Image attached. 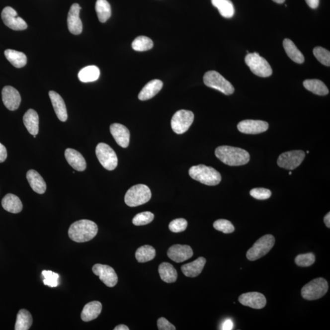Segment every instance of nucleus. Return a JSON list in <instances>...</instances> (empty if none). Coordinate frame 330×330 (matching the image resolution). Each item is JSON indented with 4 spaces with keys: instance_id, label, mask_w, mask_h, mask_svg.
<instances>
[{
    "instance_id": "obj_35",
    "label": "nucleus",
    "mask_w": 330,
    "mask_h": 330,
    "mask_svg": "<svg viewBox=\"0 0 330 330\" xmlns=\"http://www.w3.org/2000/svg\"><path fill=\"white\" fill-rule=\"evenodd\" d=\"M95 10L100 22H106L111 17V6L106 0H97Z\"/></svg>"
},
{
    "instance_id": "obj_15",
    "label": "nucleus",
    "mask_w": 330,
    "mask_h": 330,
    "mask_svg": "<svg viewBox=\"0 0 330 330\" xmlns=\"http://www.w3.org/2000/svg\"><path fill=\"white\" fill-rule=\"evenodd\" d=\"M242 305L256 310H260L265 307L267 300L261 293L253 292L243 294L239 298Z\"/></svg>"
},
{
    "instance_id": "obj_24",
    "label": "nucleus",
    "mask_w": 330,
    "mask_h": 330,
    "mask_svg": "<svg viewBox=\"0 0 330 330\" xmlns=\"http://www.w3.org/2000/svg\"><path fill=\"white\" fill-rule=\"evenodd\" d=\"M206 263V259L203 257H200L193 262L182 265L181 270L187 277H196L203 271Z\"/></svg>"
},
{
    "instance_id": "obj_39",
    "label": "nucleus",
    "mask_w": 330,
    "mask_h": 330,
    "mask_svg": "<svg viewBox=\"0 0 330 330\" xmlns=\"http://www.w3.org/2000/svg\"><path fill=\"white\" fill-rule=\"evenodd\" d=\"M315 57L323 65L326 66L330 65V53L329 50L321 47H316L313 50Z\"/></svg>"
},
{
    "instance_id": "obj_27",
    "label": "nucleus",
    "mask_w": 330,
    "mask_h": 330,
    "mask_svg": "<svg viewBox=\"0 0 330 330\" xmlns=\"http://www.w3.org/2000/svg\"><path fill=\"white\" fill-rule=\"evenodd\" d=\"M1 204L5 210L12 214H18L23 209L20 198L13 194L9 193L5 196L2 199Z\"/></svg>"
},
{
    "instance_id": "obj_7",
    "label": "nucleus",
    "mask_w": 330,
    "mask_h": 330,
    "mask_svg": "<svg viewBox=\"0 0 330 330\" xmlns=\"http://www.w3.org/2000/svg\"><path fill=\"white\" fill-rule=\"evenodd\" d=\"M275 243V238L271 234L262 237L247 251V259L254 261L264 256L272 248Z\"/></svg>"
},
{
    "instance_id": "obj_14",
    "label": "nucleus",
    "mask_w": 330,
    "mask_h": 330,
    "mask_svg": "<svg viewBox=\"0 0 330 330\" xmlns=\"http://www.w3.org/2000/svg\"><path fill=\"white\" fill-rule=\"evenodd\" d=\"M268 124L267 122L260 120H247L242 121L238 125V129L242 133L246 134H259L267 131L268 129Z\"/></svg>"
},
{
    "instance_id": "obj_8",
    "label": "nucleus",
    "mask_w": 330,
    "mask_h": 330,
    "mask_svg": "<svg viewBox=\"0 0 330 330\" xmlns=\"http://www.w3.org/2000/svg\"><path fill=\"white\" fill-rule=\"evenodd\" d=\"M328 290V283L326 279L323 278H316L303 286L302 296L305 300H318L324 296Z\"/></svg>"
},
{
    "instance_id": "obj_32",
    "label": "nucleus",
    "mask_w": 330,
    "mask_h": 330,
    "mask_svg": "<svg viewBox=\"0 0 330 330\" xmlns=\"http://www.w3.org/2000/svg\"><path fill=\"white\" fill-rule=\"evenodd\" d=\"M33 324V318L28 311L22 309L18 311L15 326V330H28Z\"/></svg>"
},
{
    "instance_id": "obj_52",
    "label": "nucleus",
    "mask_w": 330,
    "mask_h": 330,
    "mask_svg": "<svg viewBox=\"0 0 330 330\" xmlns=\"http://www.w3.org/2000/svg\"><path fill=\"white\" fill-rule=\"evenodd\" d=\"M289 174H290V175H291V174H292V172H291V171L289 172Z\"/></svg>"
},
{
    "instance_id": "obj_31",
    "label": "nucleus",
    "mask_w": 330,
    "mask_h": 330,
    "mask_svg": "<svg viewBox=\"0 0 330 330\" xmlns=\"http://www.w3.org/2000/svg\"><path fill=\"white\" fill-rule=\"evenodd\" d=\"M4 55L6 59L15 68H22L27 63V58H26V56L22 52L16 51L14 50L7 49L5 50Z\"/></svg>"
},
{
    "instance_id": "obj_6",
    "label": "nucleus",
    "mask_w": 330,
    "mask_h": 330,
    "mask_svg": "<svg viewBox=\"0 0 330 330\" xmlns=\"http://www.w3.org/2000/svg\"><path fill=\"white\" fill-rule=\"evenodd\" d=\"M203 81L207 86L218 90L226 95L233 94L235 90L233 84L217 71L207 72L204 76Z\"/></svg>"
},
{
    "instance_id": "obj_11",
    "label": "nucleus",
    "mask_w": 330,
    "mask_h": 330,
    "mask_svg": "<svg viewBox=\"0 0 330 330\" xmlns=\"http://www.w3.org/2000/svg\"><path fill=\"white\" fill-rule=\"evenodd\" d=\"M305 158L304 151L301 150L286 152L279 156L278 165L283 168L293 170L299 167Z\"/></svg>"
},
{
    "instance_id": "obj_47",
    "label": "nucleus",
    "mask_w": 330,
    "mask_h": 330,
    "mask_svg": "<svg viewBox=\"0 0 330 330\" xmlns=\"http://www.w3.org/2000/svg\"><path fill=\"white\" fill-rule=\"evenodd\" d=\"M234 327L233 322L231 319H228L224 322L223 324L222 330H232Z\"/></svg>"
},
{
    "instance_id": "obj_5",
    "label": "nucleus",
    "mask_w": 330,
    "mask_h": 330,
    "mask_svg": "<svg viewBox=\"0 0 330 330\" xmlns=\"http://www.w3.org/2000/svg\"><path fill=\"white\" fill-rule=\"evenodd\" d=\"M245 61L252 73L260 77H268L273 71L269 63L256 52L248 53Z\"/></svg>"
},
{
    "instance_id": "obj_2",
    "label": "nucleus",
    "mask_w": 330,
    "mask_h": 330,
    "mask_svg": "<svg viewBox=\"0 0 330 330\" xmlns=\"http://www.w3.org/2000/svg\"><path fill=\"white\" fill-rule=\"evenodd\" d=\"M97 233L96 223L88 220H81L71 225L68 235L72 241L77 243H83L92 240Z\"/></svg>"
},
{
    "instance_id": "obj_9",
    "label": "nucleus",
    "mask_w": 330,
    "mask_h": 330,
    "mask_svg": "<svg viewBox=\"0 0 330 330\" xmlns=\"http://www.w3.org/2000/svg\"><path fill=\"white\" fill-rule=\"evenodd\" d=\"M95 154L100 164L108 171H113L118 166V157L115 152L106 144H98Z\"/></svg>"
},
{
    "instance_id": "obj_18",
    "label": "nucleus",
    "mask_w": 330,
    "mask_h": 330,
    "mask_svg": "<svg viewBox=\"0 0 330 330\" xmlns=\"http://www.w3.org/2000/svg\"><path fill=\"white\" fill-rule=\"evenodd\" d=\"M81 7L77 3L72 5L69 10L68 17V25L69 31L75 35L81 34L82 30V25L80 18V11Z\"/></svg>"
},
{
    "instance_id": "obj_13",
    "label": "nucleus",
    "mask_w": 330,
    "mask_h": 330,
    "mask_svg": "<svg viewBox=\"0 0 330 330\" xmlns=\"http://www.w3.org/2000/svg\"><path fill=\"white\" fill-rule=\"evenodd\" d=\"M92 271L106 286L113 287L118 283V275L110 266L97 263L93 266Z\"/></svg>"
},
{
    "instance_id": "obj_30",
    "label": "nucleus",
    "mask_w": 330,
    "mask_h": 330,
    "mask_svg": "<svg viewBox=\"0 0 330 330\" xmlns=\"http://www.w3.org/2000/svg\"><path fill=\"white\" fill-rule=\"evenodd\" d=\"M303 86L314 94L326 95L329 94V90L324 82L317 79L306 80L303 82Z\"/></svg>"
},
{
    "instance_id": "obj_17",
    "label": "nucleus",
    "mask_w": 330,
    "mask_h": 330,
    "mask_svg": "<svg viewBox=\"0 0 330 330\" xmlns=\"http://www.w3.org/2000/svg\"><path fill=\"white\" fill-rule=\"evenodd\" d=\"M167 254L173 261L181 263L192 257L193 251L190 246L177 244L170 247Z\"/></svg>"
},
{
    "instance_id": "obj_28",
    "label": "nucleus",
    "mask_w": 330,
    "mask_h": 330,
    "mask_svg": "<svg viewBox=\"0 0 330 330\" xmlns=\"http://www.w3.org/2000/svg\"><path fill=\"white\" fill-rule=\"evenodd\" d=\"M159 272L162 280L167 283L176 281L177 272L173 265L168 262H163L159 265Z\"/></svg>"
},
{
    "instance_id": "obj_50",
    "label": "nucleus",
    "mask_w": 330,
    "mask_h": 330,
    "mask_svg": "<svg viewBox=\"0 0 330 330\" xmlns=\"http://www.w3.org/2000/svg\"><path fill=\"white\" fill-rule=\"evenodd\" d=\"M129 329L125 325H119L114 329V330H129Z\"/></svg>"
},
{
    "instance_id": "obj_48",
    "label": "nucleus",
    "mask_w": 330,
    "mask_h": 330,
    "mask_svg": "<svg viewBox=\"0 0 330 330\" xmlns=\"http://www.w3.org/2000/svg\"><path fill=\"white\" fill-rule=\"evenodd\" d=\"M309 6L312 9H316L319 6V0H305Z\"/></svg>"
},
{
    "instance_id": "obj_46",
    "label": "nucleus",
    "mask_w": 330,
    "mask_h": 330,
    "mask_svg": "<svg viewBox=\"0 0 330 330\" xmlns=\"http://www.w3.org/2000/svg\"><path fill=\"white\" fill-rule=\"evenodd\" d=\"M7 154L6 148L4 147V145H2L1 143H0V163H2L7 158Z\"/></svg>"
},
{
    "instance_id": "obj_3",
    "label": "nucleus",
    "mask_w": 330,
    "mask_h": 330,
    "mask_svg": "<svg viewBox=\"0 0 330 330\" xmlns=\"http://www.w3.org/2000/svg\"><path fill=\"white\" fill-rule=\"evenodd\" d=\"M189 175L194 180L209 186H215L222 180L220 172L214 167L207 166L204 165L193 166L189 169Z\"/></svg>"
},
{
    "instance_id": "obj_23",
    "label": "nucleus",
    "mask_w": 330,
    "mask_h": 330,
    "mask_svg": "<svg viewBox=\"0 0 330 330\" xmlns=\"http://www.w3.org/2000/svg\"><path fill=\"white\" fill-rule=\"evenodd\" d=\"M163 87V82L160 80H153L148 82L141 90L138 98L140 100H148L155 96Z\"/></svg>"
},
{
    "instance_id": "obj_26",
    "label": "nucleus",
    "mask_w": 330,
    "mask_h": 330,
    "mask_svg": "<svg viewBox=\"0 0 330 330\" xmlns=\"http://www.w3.org/2000/svg\"><path fill=\"white\" fill-rule=\"evenodd\" d=\"M23 123L30 134L36 136L39 133V116L33 109L28 110L23 116Z\"/></svg>"
},
{
    "instance_id": "obj_29",
    "label": "nucleus",
    "mask_w": 330,
    "mask_h": 330,
    "mask_svg": "<svg viewBox=\"0 0 330 330\" xmlns=\"http://www.w3.org/2000/svg\"><path fill=\"white\" fill-rule=\"evenodd\" d=\"M283 47L284 50L288 55V57L294 62L298 64L304 63L305 57L302 52L300 51L296 45H295L291 39H285L283 41Z\"/></svg>"
},
{
    "instance_id": "obj_49",
    "label": "nucleus",
    "mask_w": 330,
    "mask_h": 330,
    "mask_svg": "<svg viewBox=\"0 0 330 330\" xmlns=\"http://www.w3.org/2000/svg\"><path fill=\"white\" fill-rule=\"evenodd\" d=\"M324 223H326L327 228H330V213L329 212L324 217Z\"/></svg>"
},
{
    "instance_id": "obj_38",
    "label": "nucleus",
    "mask_w": 330,
    "mask_h": 330,
    "mask_svg": "<svg viewBox=\"0 0 330 330\" xmlns=\"http://www.w3.org/2000/svg\"><path fill=\"white\" fill-rule=\"evenodd\" d=\"M154 215L151 212H144L138 214L133 218L132 223L135 226H143L153 222Z\"/></svg>"
},
{
    "instance_id": "obj_19",
    "label": "nucleus",
    "mask_w": 330,
    "mask_h": 330,
    "mask_svg": "<svg viewBox=\"0 0 330 330\" xmlns=\"http://www.w3.org/2000/svg\"><path fill=\"white\" fill-rule=\"evenodd\" d=\"M110 132L119 146L123 148H126L129 146L130 132L126 126L118 123L111 124Z\"/></svg>"
},
{
    "instance_id": "obj_20",
    "label": "nucleus",
    "mask_w": 330,
    "mask_h": 330,
    "mask_svg": "<svg viewBox=\"0 0 330 330\" xmlns=\"http://www.w3.org/2000/svg\"><path fill=\"white\" fill-rule=\"evenodd\" d=\"M65 158L68 164L76 171H83L86 169V161L79 152L68 148L65 151Z\"/></svg>"
},
{
    "instance_id": "obj_44",
    "label": "nucleus",
    "mask_w": 330,
    "mask_h": 330,
    "mask_svg": "<svg viewBox=\"0 0 330 330\" xmlns=\"http://www.w3.org/2000/svg\"><path fill=\"white\" fill-rule=\"evenodd\" d=\"M250 195L259 200H265L270 198L271 191L264 188H256L250 191Z\"/></svg>"
},
{
    "instance_id": "obj_4",
    "label": "nucleus",
    "mask_w": 330,
    "mask_h": 330,
    "mask_svg": "<svg viewBox=\"0 0 330 330\" xmlns=\"http://www.w3.org/2000/svg\"><path fill=\"white\" fill-rule=\"evenodd\" d=\"M151 191L147 185L138 184L133 186L125 195V203L129 207H137L150 200Z\"/></svg>"
},
{
    "instance_id": "obj_1",
    "label": "nucleus",
    "mask_w": 330,
    "mask_h": 330,
    "mask_svg": "<svg viewBox=\"0 0 330 330\" xmlns=\"http://www.w3.org/2000/svg\"><path fill=\"white\" fill-rule=\"evenodd\" d=\"M221 162L231 166H238L248 163L249 154L243 149L230 146H219L215 152Z\"/></svg>"
},
{
    "instance_id": "obj_25",
    "label": "nucleus",
    "mask_w": 330,
    "mask_h": 330,
    "mask_svg": "<svg viewBox=\"0 0 330 330\" xmlns=\"http://www.w3.org/2000/svg\"><path fill=\"white\" fill-rule=\"evenodd\" d=\"M26 179L30 183V187L36 193L44 194L46 191L47 185L43 178L38 172L30 169L26 173Z\"/></svg>"
},
{
    "instance_id": "obj_51",
    "label": "nucleus",
    "mask_w": 330,
    "mask_h": 330,
    "mask_svg": "<svg viewBox=\"0 0 330 330\" xmlns=\"http://www.w3.org/2000/svg\"><path fill=\"white\" fill-rule=\"evenodd\" d=\"M273 1L276 2V3L282 4L285 1V0H273Z\"/></svg>"
},
{
    "instance_id": "obj_16",
    "label": "nucleus",
    "mask_w": 330,
    "mask_h": 330,
    "mask_svg": "<svg viewBox=\"0 0 330 330\" xmlns=\"http://www.w3.org/2000/svg\"><path fill=\"white\" fill-rule=\"evenodd\" d=\"M2 100L8 110L14 111L19 107L21 96L19 92L14 87L6 86L2 90Z\"/></svg>"
},
{
    "instance_id": "obj_41",
    "label": "nucleus",
    "mask_w": 330,
    "mask_h": 330,
    "mask_svg": "<svg viewBox=\"0 0 330 330\" xmlns=\"http://www.w3.org/2000/svg\"><path fill=\"white\" fill-rule=\"evenodd\" d=\"M316 257L313 253H307L298 255L295 262L300 267H309L315 262Z\"/></svg>"
},
{
    "instance_id": "obj_42",
    "label": "nucleus",
    "mask_w": 330,
    "mask_h": 330,
    "mask_svg": "<svg viewBox=\"0 0 330 330\" xmlns=\"http://www.w3.org/2000/svg\"><path fill=\"white\" fill-rule=\"evenodd\" d=\"M44 276V283L45 285L51 287H57L58 285V279L60 276L58 273L53 272L52 271L44 270L42 272Z\"/></svg>"
},
{
    "instance_id": "obj_40",
    "label": "nucleus",
    "mask_w": 330,
    "mask_h": 330,
    "mask_svg": "<svg viewBox=\"0 0 330 330\" xmlns=\"http://www.w3.org/2000/svg\"><path fill=\"white\" fill-rule=\"evenodd\" d=\"M214 228L215 230L219 231H222L225 234H231L234 232L235 230L234 225L227 220L220 219L214 223Z\"/></svg>"
},
{
    "instance_id": "obj_36",
    "label": "nucleus",
    "mask_w": 330,
    "mask_h": 330,
    "mask_svg": "<svg viewBox=\"0 0 330 330\" xmlns=\"http://www.w3.org/2000/svg\"><path fill=\"white\" fill-rule=\"evenodd\" d=\"M156 252L154 248L150 246L141 247L135 252V257L137 261L145 263L150 261L156 257Z\"/></svg>"
},
{
    "instance_id": "obj_34",
    "label": "nucleus",
    "mask_w": 330,
    "mask_h": 330,
    "mask_svg": "<svg viewBox=\"0 0 330 330\" xmlns=\"http://www.w3.org/2000/svg\"><path fill=\"white\" fill-rule=\"evenodd\" d=\"M100 70L97 66H88L82 69L79 73L80 81L83 82L96 81L100 76Z\"/></svg>"
},
{
    "instance_id": "obj_12",
    "label": "nucleus",
    "mask_w": 330,
    "mask_h": 330,
    "mask_svg": "<svg viewBox=\"0 0 330 330\" xmlns=\"http://www.w3.org/2000/svg\"><path fill=\"white\" fill-rule=\"evenodd\" d=\"M1 18L5 25L13 30L22 31L28 27L25 21L18 17L17 12L11 7L4 8L1 12Z\"/></svg>"
},
{
    "instance_id": "obj_43",
    "label": "nucleus",
    "mask_w": 330,
    "mask_h": 330,
    "mask_svg": "<svg viewBox=\"0 0 330 330\" xmlns=\"http://www.w3.org/2000/svg\"><path fill=\"white\" fill-rule=\"evenodd\" d=\"M188 223L183 218H177L172 220L169 225V230L172 233H178L183 232L187 229Z\"/></svg>"
},
{
    "instance_id": "obj_22",
    "label": "nucleus",
    "mask_w": 330,
    "mask_h": 330,
    "mask_svg": "<svg viewBox=\"0 0 330 330\" xmlns=\"http://www.w3.org/2000/svg\"><path fill=\"white\" fill-rule=\"evenodd\" d=\"M102 303L98 301L87 303L82 309L81 318L82 321L90 322L98 318L102 312Z\"/></svg>"
},
{
    "instance_id": "obj_45",
    "label": "nucleus",
    "mask_w": 330,
    "mask_h": 330,
    "mask_svg": "<svg viewBox=\"0 0 330 330\" xmlns=\"http://www.w3.org/2000/svg\"><path fill=\"white\" fill-rule=\"evenodd\" d=\"M158 327L159 330H175V327L164 318H159L158 321Z\"/></svg>"
},
{
    "instance_id": "obj_10",
    "label": "nucleus",
    "mask_w": 330,
    "mask_h": 330,
    "mask_svg": "<svg viewBox=\"0 0 330 330\" xmlns=\"http://www.w3.org/2000/svg\"><path fill=\"white\" fill-rule=\"evenodd\" d=\"M194 121V114L191 111H177L171 119V127L177 134H182L187 131Z\"/></svg>"
},
{
    "instance_id": "obj_37",
    "label": "nucleus",
    "mask_w": 330,
    "mask_h": 330,
    "mask_svg": "<svg viewBox=\"0 0 330 330\" xmlns=\"http://www.w3.org/2000/svg\"><path fill=\"white\" fill-rule=\"evenodd\" d=\"M154 43L152 39L147 36L137 37L132 42V47L135 51L145 52L150 50L153 47Z\"/></svg>"
},
{
    "instance_id": "obj_21",
    "label": "nucleus",
    "mask_w": 330,
    "mask_h": 330,
    "mask_svg": "<svg viewBox=\"0 0 330 330\" xmlns=\"http://www.w3.org/2000/svg\"><path fill=\"white\" fill-rule=\"evenodd\" d=\"M49 97L54 108L55 114L61 121L65 122L68 119L67 109L65 101L57 92L50 90Z\"/></svg>"
},
{
    "instance_id": "obj_33",
    "label": "nucleus",
    "mask_w": 330,
    "mask_h": 330,
    "mask_svg": "<svg viewBox=\"0 0 330 330\" xmlns=\"http://www.w3.org/2000/svg\"><path fill=\"white\" fill-rule=\"evenodd\" d=\"M212 3L219 10L220 14L225 18L233 17L235 9L231 0H211Z\"/></svg>"
}]
</instances>
